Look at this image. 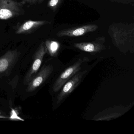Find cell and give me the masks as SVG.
<instances>
[{"label": "cell", "instance_id": "cell-4", "mask_svg": "<svg viewBox=\"0 0 134 134\" xmlns=\"http://www.w3.org/2000/svg\"><path fill=\"white\" fill-rule=\"evenodd\" d=\"M90 68L81 70L63 85L57 96V104L63 102L76 89L90 71Z\"/></svg>", "mask_w": 134, "mask_h": 134}, {"label": "cell", "instance_id": "cell-13", "mask_svg": "<svg viewBox=\"0 0 134 134\" xmlns=\"http://www.w3.org/2000/svg\"><path fill=\"white\" fill-rule=\"evenodd\" d=\"M110 2L124 4H131L134 6V0H106Z\"/></svg>", "mask_w": 134, "mask_h": 134}, {"label": "cell", "instance_id": "cell-3", "mask_svg": "<svg viewBox=\"0 0 134 134\" xmlns=\"http://www.w3.org/2000/svg\"><path fill=\"white\" fill-rule=\"evenodd\" d=\"M23 3L14 0H0V20H7L24 15Z\"/></svg>", "mask_w": 134, "mask_h": 134}, {"label": "cell", "instance_id": "cell-9", "mask_svg": "<svg viewBox=\"0 0 134 134\" xmlns=\"http://www.w3.org/2000/svg\"><path fill=\"white\" fill-rule=\"evenodd\" d=\"M105 41V37L102 36L96 38L95 40L90 42L75 43L74 47L85 52L97 53L101 52L105 49V46L104 45Z\"/></svg>", "mask_w": 134, "mask_h": 134}, {"label": "cell", "instance_id": "cell-8", "mask_svg": "<svg viewBox=\"0 0 134 134\" xmlns=\"http://www.w3.org/2000/svg\"><path fill=\"white\" fill-rule=\"evenodd\" d=\"M98 28V26L94 24L84 25L62 30L57 33L56 36L59 37H77L83 36L88 33L94 32Z\"/></svg>", "mask_w": 134, "mask_h": 134}, {"label": "cell", "instance_id": "cell-1", "mask_svg": "<svg viewBox=\"0 0 134 134\" xmlns=\"http://www.w3.org/2000/svg\"><path fill=\"white\" fill-rule=\"evenodd\" d=\"M108 33L114 45L121 52L134 51V24L114 23L110 25Z\"/></svg>", "mask_w": 134, "mask_h": 134}, {"label": "cell", "instance_id": "cell-10", "mask_svg": "<svg viewBox=\"0 0 134 134\" xmlns=\"http://www.w3.org/2000/svg\"><path fill=\"white\" fill-rule=\"evenodd\" d=\"M51 23V22L45 20H28L18 27L15 33L17 34H30L36 32L41 27Z\"/></svg>", "mask_w": 134, "mask_h": 134}, {"label": "cell", "instance_id": "cell-14", "mask_svg": "<svg viewBox=\"0 0 134 134\" xmlns=\"http://www.w3.org/2000/svg\"><path fill=\"white\" fill-rule=\"evenodd\" d=\"M23 3H27L30 5H34L38 3V0H21Z\"/></svg>", "mask_w": 134, "mask_h": 134}, {"label": "cell", "instance_id": "cell-7", "mask_svg": "<svg viewBox=\"0 0 134 134\" xmlns=\"http://www.w3.org/2000/svg\"><path fill=\"white\" fill-rule=\"evenodd\" d=\"M20 52L17 49L10 50L0 58V77L8 74L17 63Z\"/></svg>", "mask_w": 134, "mask_h": 134}, {"label": "cell", "instance_id": "cell-2", "mask_svg": "<svg viewBox=\"0 0 134 134\" xmlns=\"http://www.w3.org/2000/svg\"><path fill=\"white\" fill-rule=\"evenodd\" d=\"M87 57L79 58L75 63L65 69L55 80L52 86V90L54 92L60 91L63 85L76 74L83 69L84 65L88 62Z\"/></svg>", "mask_w": 134, "mask_h": 134}, {"label": "cell", "instance_id": "cell-6", "mask_svg": "<svg viewBox=\"0 0 134 134\" xmlns=\"http://www.w3.org/2000/svg\"><path fill=\"white\" fill-rule=\"evenodd\" d=\"M54 70V67L51 64L44 65L39 72L36 74L27 85L26 92L29 93L32 92L40 87L51 75Z\"/></svg>", "mask_w": 134, "mask_h": 134}, {"label": "cell", "instance_id": "cell-11", "mask_svg": "<svg viewBox=\"0 0 134 134\" xmlns=\"http://www.w3.org/2000/svg\"><path fill=\"white\" fill-rule=\"evenodd\" d=\"M47 52L52 57H55L58 55L60 48L59 42L56 41L47 40L44 42Z\"/></svg>", "mask_w": 134, "mask_h": 134}, {"label": "cell", "instance_id": "cell-15", "mask_svg": "<svg viewBox=\"0 0 134 134\" xmlns=\"http://www.w3.org/2000/svg\"><path fill=\"white\" fill-rule=\"evenodd\" d=\"M44 1V0H38V2L40 3H42V2Z\"/></svg>", "mask_w": 134, "mask_h": 134}, {"label": "cell", "instance_id": "cell-12", "mask_svg": "<svg viewBox=\"0 0 134 134\" xmlns=\"http://www.w3.org/2000/svg\"><path fill=\"white\" fill-rule=\"evenodd\" d=\"M63 0H49L47 3V7L53 12L57 10L63 2Z\"/></svg>", "mask_w": 134, "mask_h": 134}, {"label": "cell", "instance_id": "cell-5", "mask_svg": "<svg viewBox=\"0 0 134 134\" xmlns=\"http://www.w3.org/2000/svg\"><path fill=\"white\" fill-rule=\"evenodd\" d=\"M47 52L44 42H42L34 55L33 62L32 66L24 78L23 81L24 84L27 85L29 82L36 75L41 66L44 57Z\"/></svg>", "mask_w": 134, "mask_h": 134}]
</instances>
